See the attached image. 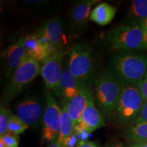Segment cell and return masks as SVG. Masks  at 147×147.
Segmentation results:
<instances>
[{
    "instance_id": "obj_17",
    "label": "cell",
    "mask_w": 147,
    "mask_h": 147,
    "mask_svg": "<svg viewBox=\"0 0 147 147\" xmlns=\"http://www.w3.org/2000/svg\"><path fill=\"white\" fill-rule=\"evenodd\" d=\"M116 13L115 7L106 2L101 3L92 10L89 20L101 26H105L113 21Z\"/></svg>"
},
{
    "instance_id": "obj_6",
    "label": "cell",
    "mask_w": 147,
    "mask_h": 147,
    "mask_svg": "<svg viewBox=\"0 0 147 147\" xmlns=\"http://www.w3.org/2000/svg\"><path fill=\"white\" fill-rule=\"evenodd\" d=\"M40 63L29 57L16 69L4 91L5 99L10 100L17 96L41 73L42 65Z\"/></svg>"
},
{
    "instance_id": "obj_16",
    "label": "cell",
    "mask_w": 147,
    "mask_h": 147,
    "mask_svg": "<svg viewBox=\"0 0 147 147\" xmlns=\"http://www.w3.org/2000/svg\"><path fill=\"white\" fill-rule=\"evenodd\" d=\"M91 93V89L84 90L69 101H63L65 102L67 111L74 126H76L78 123L82 113L87 107L88 100Z\"/></svg>"
},
{
    "instance_id": "obj_21",
    "label": "cell",
    "mask_w": 147,
    "mask_h": 147,
    "mask_svg": "<svg viewBox=\"0 0 147 147\" xmlns=\"http://www.w3.org/2000/svg\"><path fill=\"white\" fill-rule=\"evenodd\" d=\"M28 127L29 126L17 115H12L9 122L8 129L9 133L18 136L26 131Z\"/></svg>"
},
{
    "instance_id": "obj_12",
    "label": "cell",
    "mask_w": 147,
    "mask_h": 147,
    "mask_svg": "<svg viewBox=\"0 0 147 147\" xmlns=\"http://www.w3.org/2000/svg\"><path fill=\"white\" fill-rule=\"evenodd\" d=\"M90 89L82 82L78 81L71 74L67 67H64L63 76L59 87L54 93L57 96L61 97V101H69L84 90Z\"/></svg>"
},
{
    "instance_id": "obj_10",
    "label": "cell",
    "mask_w": 147,
    "mask_h": 147,
    "mask_svg": "<svg viewBox=\"0 0 147 147\" xmlns=\"http://www.w3.org/2000/svg\"><path fill=\"white\" fill-rule=\"evenodd\" d=\"M42 41L51 48L53 54L62 51L63 41V26L59 18H51L46 21L38 31Z\"/></svg>"
},
{
    "instance_id": "obj_5",
    "label": "cell",
    "mask_w": 147,
    "mask_h": 147,
    "mask_svg": "<svg viewBox=\"0 0 147 147\" xmlns=\"http://www.w3.org/2000/svg\"><path fill=\"white\" fill-rule=\"evenodd\" d=\"M122 84L111 72H106L95 81V97L99 108L107 115L115 113Z\"/></svg>"
},
{
    "instance_id": "obj_28",
    "label": "cell",
    "mask_w": 147,
    "mask_h": 147,
    "mask_svg": "<svg viewBox=\"0 0 147 147\" xmlns=\"http://www.w3.org/2000/svg\"><path fill=\"white\" fill-rule=\"evenodd\" d=\"M142 27L144 32V42L145 50H147V19L142 24Z\"/></svg>"
},
{
    "instance_id": "obj_14",
    "label": "cell",
    "mask_w": 147,
    "mask_h": 147,
    "mask_svg": "<svg viewBox=\"0 0 147 147\" xmlns=\"http://www.w3.org/2000/svg\"><path fill=\"white\" fill-rule=\"evenodd\" d=\"M29 57L24 46V38H20L7 51L5 68L7 76H12L16 69Z\"/></svg>"
},
{
    "instance_id": "obj_27",
    "label": "cell",
    "mask_w": 147,
    "mask_h": 147,
    "mask_svg": "<svg viewBox=\"0 0 147 147\" xmlns=\"http://www.w3.org/2000/svg\"><path fill=\"white\" fill-rule=\"evenodd\" d=\"M76 147H100L96 142H92V141H82L79 142L78 146Z\"/></svg>"
},
{
    "instance_id": "obj_24",
    "label": "cell",
    "mask_w": 147,
    "mask_h": 147,
    "mask_svg": "<svg viewBox=\"0 0 147 147\" xmlns=\"http://www.w3.org/2000/svg\"><path fill=\"white\" fill-rule=\"evenodd\" d=\"M79 143L78 135L76 132H74L63 143V147H76Z\"/></svg>"
},
{
    "instance_id": "obj_11",
    "label": "cell",
    "mask_w": 147,
    "mask_h": 147,
    "mask_svg": "<svg viewBox=\"0 0 147 147\" xmlns=\"http://www.w3.org/2000/svg\"><path fill=\"white\" fill-rule=\"evenodd\" d=\"M16 115L28 126L36 127L40 123L43 111L42 104L34 97L25 99L16 106Z\"/></svg>"
},
{
    "instance_id": "obj_32",
    "label": "cell",
    "mask_w": 147,
    "mask_h": 147,
    "mask_svg": "<svg viewBox=\"0 0 147 147\" xmlns=\"http://www.w3.org/2000/svg\"><path fill=\"white\" fill-rule=\"evenodd\" d=\"M0 147H5L4 143L3 142V141L0 139Z\"/></svg>"
},
{
    "instance_id": "obj_23",
    "label": "cell",
    "mask_w": 147,
    "mask_h": 147,
    "mask_svg": "<svg viewBox=\"0 0 147 147\" xmlns=\"http://www.w3.org/2000/svg\"><path fill=\"white\" fill-rule=\"evenodd\" d=\"M0 139L4 143L5 147H18L19 144V137L9 132L1 136Z\"/></svg>"
},
{
    "instance_id": "obj_9",
    "label": "cell",
    "mask_w": 147,
    "mask_h": 147,
    "mask_svg": "<svg viewBox=\"0 0 147 147\" xmlns=\"http://www.w3.org/2000/svg\"><path fill=\"white\" fill-rule=\"evenodd\" d=\"M105 119L103 113H101L95 104V97L93 93H90L87 106L82 113L81 118L74 127L77 134L87 131L92 133L99 128L105 126Z\"/></svg>"
},
{
    "instance_id": "obj_13",
    "label": "cell",
    "mask_w": 147,
    "mask_h": 147,
    "mask_svg": "<svg viewBox=\"0 0 147 147\" xmlns=\"http://www.w3.org/2000/svg\"><path fill=\"white\" fill-rule=\"evenodd\" d=\"M24 46L29 57L39 62L45 61L53 54L49 46L42 41L38 32L25 37Z\"/></svg>"
},
{
    "instance_id": "obj_4",
    "label": "cell",
    "mask_w": 147,
    "mask_h": 147,
    "mask_svg": "<svg viewBox=\"0 0 147 147\" xmlns=\"http://www.w3.org/2000/svg\"><path fill=\"white\" fill-rule=\"evenodd\" d=\"M68 68L78 81L90 89L93 82L95 66L92 51L89 47L78 44L71 49Z\"/></svg>"
},
{
    "instance_id": "obj_20",
    "label": "cell",
    "mask_w": 147,
    "mask_h": 147,
    "mask_svg": "<svg viewBox=\"0 0 147 147\" xmlns=\"http://www.w3.org/2000/svg\"><path fill=\"white\" fill-rule=\"evenodd\" d=\"M61 127L57 140L60 144H63L64 141L74 132L75 126L67 111L65 102L63 101H61Z\"/></svg>"
},
{
    "instance_id": "obj_8",
    "label": "cell",
    "mask_w": 147,
    "mask_h": 147,
    "mask_svg": "<svg viewBox=\"0 0 147 147\" xmlns=\"http://www.w3.org/2000/svg\"><path fill=\"white\" fill-rule=\"evenodd\" d=\"M63 51H59L49 56L43 61L41 75L48 90L55 93L59 87L63 76Z\"/></svg>"
},
{
    "instance_id": "obj_15",
    "label": "cell",
    "mask_w": 147,
    "mask_h": 147,
    "mask_svg": "<svg viewBox=\"0 0 147 147\" xmlns=\"http://www.w3.org/2000/svg\"><path fill=\"white\" fill-rule=\"evenodd\" d=\"M98 1H84L72 8L69 16L74 30L79 31L84 28L88 20L90 19L92 7Z\"/></svg>"
},
{
    "instance_id": "obj_7",
    "label": "cell",
    "mask_w": 147,
    "mask_h": 147,
    "mask_svg": "<svg viewBox=\"0 0 147 147\" xmlns=\"http://www.w3.org/2000/svg\"><path fill=\"white\" fill-rule=\"evenodd\" d=\"M46 100L47 104L42 117V139L51 142L58 140L59 136L61 127V108L51 92H48Z\"/></svg>"
},
{
    "instance_id": "obj_18",
    "label": "cell",
    "mask_w": 147,
    "mask_h": 147,
    "mask_svg": "<svg viewBox=\"0 0 147 147\" xmlns=\"http://www.w3.org/2000/svg\"><path fill=\"white\" fill-rule=\"evenodd\" d=\"M147 19V0H134L128 13L129 24L141 25Z\"/></svg>"
},
{
    "instance_id": "obj_1",
    "label": "cell",
    "mask_w": 147,
    "mask_h": 147,
    "mask_svg": "<svg viewBox=\"0 0 147 147\" xmlns=\"http://www.w3.org/2000/svg\"><path fill=\"white\" fill-rule=\"evenodd\" d=\"M111 73L124 84H138L147 72V54L125 53L114 56Z\"/></svg>"
},
{
    "instance_id": "obj_31",
    "label": "cell",
    "mask_w": 147,
    "mask_h": 147,
    "mask_svg": "<svg viewBox=\"0 0 147 147\" xmlns=\"http://www.w3.org/2000/svg\"><path fill=\"white\" fill-rule=\"evenodd\" d=\"M48 147H63V146H62V144H60V143L58 142L57 140L51 142L50 144H49Z\"/></svg>"
},
{
    "instance_id": "obj_30",
    "label": "cell",
    "mask_w": 147,
    "mask_h": 147,
    "mask_svg": "<svg viewBox=\"0 0 147 147\" xmlns=\"http://www.w3.org/2000/svg\"><path fill=\"white\" fill-rule=\"evenodd\" d=\"M129 147H147V142H133Z\"/></svg>"
},
{
    "instance_id": "obj_19",
    "label": "cell",
    "mask_w": 147,
    "mask_h": 147,
    "mask_svg": "<svg viewBox=\"0 0 147 147\" xmlns=\"http://www.w3.org/2000/svg\"><path fill=\"white\" fill-rule=\"evenodd\" d=\"M123 135L133 142H147V122L134 123L125 130Z\"/></svg>"
},
{
    "instance_id": "obj_2",
    "label": "cell",
    "mask_w": 147,
    "mask_h": 147,
    "mask_svg": "<svg viewBox=\"0 0 147 147\" xmlns=\"http://www.w3.org/2000/svg\"><path fill=\"white\" fill-rule=\"evenodd\" d=\"M107 45L115 51L145 50L144 32L141 25H122L105 35Z\"/></svg>"
},
{
    "instance_id": "obj_26",
    "label": "cell",
    "mask_w": 147,
    "mask_h": 147,
    "mask_svg": "<svg viewBox=\"0 0 147 147\" xmlns=\"http://www.w3.org/2000/svg\"><path fill=\"white\" fill-rule=\"evenodd\" d=\"M139 122H147V101L144 102V105L140 113L139 117L135 121L134 123H139Z\"/></svg>"
},
{
    "instance_id": "obj_29",
    "label": "cell",
    "mask_w": 147,
    "mask_h": 147,
    "mask_svg": "<svg viewBox=\"0 0 147 147\" xmlns=\"http://www.w3.org/2000/svg\"><path fill=\"white\" fill-rule=\"evenodd\" d=\"M105 147H125V146L122 142H112L110 143V144H107Z\"/></svg>"
},
{
    "instance_id": "obj_3",
    "label": "cell",
    "mask_w": 147,
    "mask_h": 147,
    "mask_svg": "<svg viewBox=\"0 0 147 147\" xmlns=\"http://www.w3.org/2000/svg\"><path fill=\"white\" fill-rule=\"evenodd\" d=\"M144 100L138 84H124L116 107L115 115L117 123L123 125H131L139 117Z\"/></svg>"
},
{
    "instance_id": "obj_25",
    "label": "cell",
    "mask_w": 147,
    "mask_h": 147,
    "mask_svg": "<svg viewBox=\"0 0 147 147\" xmlns=\"http://www.w3.org/2000/svg\"><path fill=\"white\" fill-rule=\"evenodd\" d=\"M138 86L144 102H146L147 101V72L142 80L138 84Z\"/></svg>"
},
{
    "instance_id": "obj_22",
    "label": "cell",
    "mask_w": 147,
    "mask_h": 147,
    "mask_svg": "<svg viewBox=\"0 0 147 147\" xmlns=\"http://www.w3.org/2000/svg\"><path fill=\"white\" fill-rule=\"evenodd\" d=\"M12 114L10 110L5 106H1L0 108V136L8 133V127Z\"/></svg>"
}]
</instances>
